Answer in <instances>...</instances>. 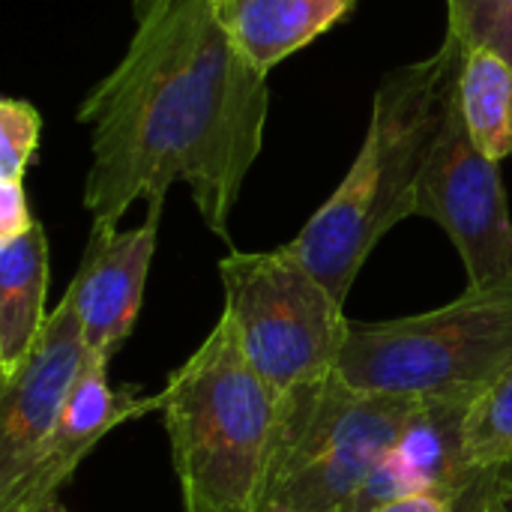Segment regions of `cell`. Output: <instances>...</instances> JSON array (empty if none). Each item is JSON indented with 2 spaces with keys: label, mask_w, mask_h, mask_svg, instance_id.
Masks as SVG:
<instances>
[{
  "label": "cell",
  "mask_w": 512,
  "mask_h": 512,
  "mask_svg": "<svg viewBox=\"0 0 512 512\" xmlns=\"http://www.w3.org/2000/svg\"><path fill=\"white\" fill-rule=\"evenodd\" d=\"M447 18L462 51L486 48L512 63V0H447Z\"/></svg>",
  "instance_id": "15"
},
{
  "label": "cell",
  "mask_w": 512,
  "mask_h": 512,
  "mask_svg": "<svg viewBox=\"0 0 512 512\" xmlns=\"http://www.w3.org/2000/svg\"><path fill=\"white\" fill-rule=\"evenodd\" d=\"M459 105L474 144L495 162L512 159V63L486 48L462 51Z\"/></svg>",
  "instance_id": "13"
},
{
  "label": "cell",
  "mask_w": 512,
  "mask_h": 512,
  "mask_svg": "<svg viewBox=\"0 0 512 512\" xmlns=\"http://www.w3.org/2000/svg\"><path fill=\"white\" fill-rule=\"evenodd\" d=\"M132 15L126 54L78 108L93 129L84 207L120 225L135 201L186 183L204 225L228 240L264 147L267 75L234 48L213 0H132Z\"/></svg>",
  "instance_id": "1"
},
{
  "label": "cell",
  "mask_w": 512,
  "mask_h": 512,
  "mask_svg": "<svg viewBox=\"0 0 512 512\" xmlns=\"http://www.w3.org/2000/svg\"><path fill=\"white\" fill-rule=\"evenodd\" d=\"M30 512H66V510L60 507V501H48L45 507H36V510H30Z\"/></svg>",
  "instance_id": "19"
},
{
  "label": "cell",
  "mask_w": 512,
  "mask_h": 512,
  "mask_svg": "<svg viewBox=\"0 0 512 512\" xmlns=\"http://www.w3.org/2000/svg\"><path fill=\"white\" fill-rule=\"evenodd\" d=\"M465 459L477 471L512 465V366L474 402L465 426Z\"/></svg>",
  "instance_id": "14"
},
{
  "label": "cell",
  "mask_w": 512,
  "mask_h": 512,
  "mask_svg": "<svg viewBox=\"0 0 512 512\" xmlns=\"http://www.w3.org/2000/svg\"><path fill=\"white\" fill-rule=\"evenodd\" d=\"M459 66L462 48L447 36L435 54L381 78L354 165L300 234L285 243L342 306L381 237L414 216L417 183L459 81Z\"/></svg>",
  "instance_id": "2"
},
{
  "label": "cell",
  "mask_w": 512,
  "mask_h": 512,
  "mask_svg": "<svg viewBox=\"0 0 512 512\" xmlns=\"http://www.w3.org/2000/svg\"><path fill=\"white\" fill-rule=\"evenodd\" d=\"M162 207L165 198L147 201V219L129 231H120L117 222H93L78 273L66 288L81 315L87 351L102 360H111L135 330Z\"/></svg>",
  "instance_id": "9"
},
{
  "label": "cell",
  "mask_w": 512,
  "mask_h": 512,
  "mask_svg": "<svg viewBox=\"0 0 512 512\" xmlns=\"http://www.w3.org/2000/svg\"><path fill=\"white\" fill-rule=\"evenodd\" d=\"M84 324L69 294L48 312L45 333L27 363L0 381V495L36 462L84 369Z\"/></svg>",
  "instance_id": "8"
},
{
  "label": "cell",
  "mask_w": 512,
  "mask_h": 512,
  "mask_svg": "<svg viewBox=\"0 0 512 512\" xmlns=\"http://www.w3.org/2000/svg\"><path fill=\"white\" fill-rule=\"evenodd\" d=\"M48 234L42 222L0 243V381L12 378L39 345L48 315Z\"/></svg>",
  "instance_id": "12"
},
{
  "label": "cell",
  "mask_w": 512,
  "mask_h": 512,
  "mask_svg": "<svg viewBox=\"0 0 512 512\" xmlns=\"http://www.w3.org/2000/svg\"><path fill=\"white\" fill-rule=\"evenodd\" d=\"M512 366V282L468 288L453 303L351 327L339 372L360 390L432 396L486 393Z\"/></svg>",
  "instance_id": "5"
},
{
  "label": "cell",
  "mask_w": 512,
  "mask_h": 512,
  "mask_svg": "<svg viewBox=\"0 0 512 512\" xmlns=\"http://www.w3.org/2000/svg\"><path fill=\"white\" fill-rule=\"evenodd\" d=\"M42 138V114L33 102L3 96L0 102V180H24Z\"/></svg>",
  "instance_id": "16"
},
{
  "label": "cell",
  "mask_w": 512,
  "mask_h": 512,
  "mask_svg": "<svg viewBox=\"0 0 512 512\" xmlns=\"http://www.w3.org/2000/svg\"><path fill=\"white\" fill-rule=\"evenodd\" d=\"M414 216L444 228L465 264L468 288L512 282V219L501 162L474 144L459 105V81L426 156Z\"/></svg>",
  "instance_id": "7"
},
{
  "label": "cell",
  "mask_w": 512,
  "mask_h": 512,
  "mask_svg": "<svg viewBox=\"0 0 512 512\" xmlns=\"http://www.w3.org/2000/svg\"><path fill=\"white\" fill-rule=\"evenodd\" d=\"M375 512H456L447 501H441L438 495H408L402 501H393L387 507Z\"/></svg>",
  "instance_id": "18"
},
{
  "label": "cell",
  "mask_w": 512,
  "mask_h": 512,
  "mask_svg": "<svg viewBox=\"0 0 512 512\" xmlns=\"http://www.w3.org/2000/svg\"><path fill=\"white\" fill-rule=\"evenodd\" d=\"M420 396L372 393L339 369L279 396L252 512H348Z\"/></svg>",
  "instance_id": "4"
},
{
  "label": "cell",
  "mask_w": 512,
  "mask_h": 512,
  "mask_svg": "<svg viewBox=\"0 0 512 512\" xmlns=\"http://www.w3.org/2000/svg\"><path fill=\"white\" fill-rule=\"evenodd\" d=\"M159 411V399H132L126 393H114L108 384V360L87 351L84 369L69 393V402L48 435L42 453L30 465V471L0 495V512H30L57 501V489L75 474L81 459L120 423Z\"/></svg>",
  "instance_id": "10"
},
{
  "label": "cell",
  "mask_w": 512,
  "mask_h": 512,
  "mask_svg": "<svg viewBox=\"0 0 512 512\" xmlns=\"http://www.w3.org/2000/svg\"><path fill=\"white\" fill-rule=\"evenodd\" d=\"M225 312L252 369L282 396L333 372L351 324L342 303L288 249L231 252L219 261Z\"/></svg>",
  "instance_id": "6"
},
{
  "label": "cell",
  "mask_w": 512,
  "mask_h": 512,
  "mask_svg": "<svg viewBox=\"0 0 512 512\" xmlns=\"http://www.w3.org/2000/svg\"><path fill=\"white\" fill-rule=\"evenodd\" d=\"M24 180H0V243H9L33 228Z\"/></svg>",
  "instance_id": "17"
},
{
  "label": "cell",
  "mask_w": 512,
  "mask_h": 512,
  "mask_svg": "<svg viewBox=\"0 0 512 512\" xmlns=\"http://www.w3.org/2000/svg\"><path fill=\"white\" fill-rule=\"evenodd\" d=\"M357 0H213L234 48L264 75L336 27Z\"/></svg>",
  "instance_id": "11"
},
{
  "label": "cell",
  "mask_w": 512,
  "mask_h": 512,
  "mask_svg": "<svg viewBox=\"0 0 512 512\" xmlns=\"http://www.w3.org/2000/svg\"><path fill=\"white\" fill-rule=\"evenodd\" d=\"M186 512H252L279 393L225 318L156 393Z\"/></svg>",
  "instance_id": "3"
}]
</instances>
